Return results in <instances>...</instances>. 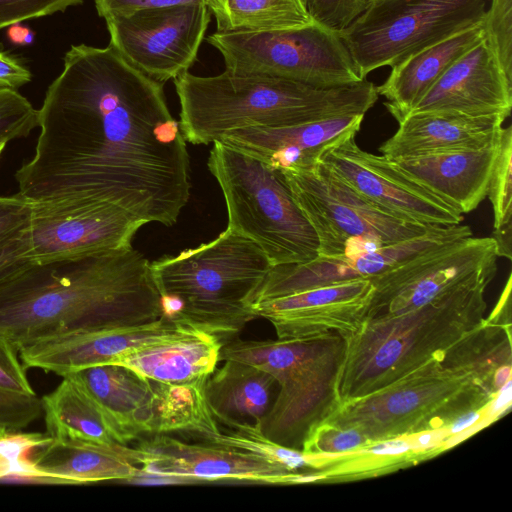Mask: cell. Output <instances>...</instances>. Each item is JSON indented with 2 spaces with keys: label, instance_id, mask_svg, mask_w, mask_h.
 <instances>
[{
  "label": "cell",
  "instance_id": "obj_1",
  "mask_svg": "<svg viewBox=\"0 0 512 512\" xmlns=\"http://www.w3.org/2000/svg\"><path fill=\"white\" fill-rule=\"evenodd\" d=\"M38 110L35 152L16 172L29 201L73 198L171 226L190 198V157L163 83L112 46L72 45Z\"/></svg>",
  "mask_w": 512,
  "mask_h": 512
},
{
  "label": "cell",
  "instance_id": "obj_2",
  "mask_svg": "<svg viewBox=\"0 0 512 512\" xmlns=\"http://www.w3.org/2000/svg\"><path fill=\"white\" fill-rule=\"evenodd\" d=\"M163 317L150 262L133 246L30 263L0 282V337L17 350L41 339Z\"/></svg>",
  "mask_w": 512,
  "mask_h": 512
},
{
  "label": "cell",
  "instance_id": "obj_3",
  "mask_svg": "<svg viewBox=\"0 0 512 512\" xmlns=\"http://www.w3.org/2000/svg\"><path fill=\"white\" fill-rule=\"evenodd\" d=\"M180 102V129L194 145H208L248 127H282L344 115L374 106L376 86L359 83L319 88L269 76H216L184 72L174 79Z\"/></svg>",
  "mask_w": 512,
  "mask_h": 512
},
{
  "label": "cell",
  "instance_id": "obj_4",
  "mask_svg": "<svg viewBox=\"0 0 512 512\" xmlns=\"http://www.w3.org/2000/svg\"><path fill=\"white\" fill-rule=\"evenodd\" d=\"M272 264L252 240L226 228L215 239L150 263L165 318L235 338L256 317L252 306Z\"/></svg>",
  "mask_w": 512,
  "mask_h": 512
},
{
  "label": "cell",
  "instance_id": "obj_5",
  "mask_svg": "<svg viewBox=\"0 0 512 512\" xmlns=\"http://www.w3.org/2000/svg\"><path fill=\"white\" fill-rule=\"evenodd\" d=\"M492 279L463 285L396 315L364 320L347 338L340 402L372 393L414 371L479 325Z\"/></svg>",
  "mask_w": 512,
  "mask_h": 512
},
{
  "label": "cell",
  "instance_id": "obj_6",
  "mask_svg": "<svg viewBox=\"0 0 512 512\" xmlns=\"http://www.w3.org/2000/svg\"><path fill=\"white\" fill-rule=\"evenodd\" d=\"M347 338L336 331L277 340L223 343L220 360H238L270 373L277 382L275 400L264 417L261 433L270 441L302 450L309 433L340 406L338 383Z\"/></svg>",
  "mask_w": 512,
  "mask_h": 512
},
{
  "label": "cell",
  "instance_id": "obj_7",
  "mask_svg": "<svg viewBox=\"0 0 512 512\" xmlns=\"http://www.w3.org/2000/svg\"><path fill=\"white\" fill-rule=\"evenodd\" d=\"M207 166L225 199L227 228L256 243L272 266L319 255L315 231L283 171L220 141L213 143Z\"/></svg>",
  "mask_w": 512,
  "mask_h": 512
},
{
  "label": "cell",
  "instance_id": "obj_8",
  "mask_svg": "<svg viewBox=\"0 0 512 512\" xmlns=\"http://www.w3.org/2000/svg\"><path fill=\"white\" fill-rule=\"evenodd\" d=\"M495 396L437 358L367 395L342 402L326 420L362 432L372 443L451 427Z\"/></svg>",
  "mask_w": 512,
  "mask_h": 512
},
{
  "label": "cell",
  "instance_id": "obj_9",
  "mask_svg": "<svg viewBox=\"0 0 512 512\" xmlns=\"http://www.w3.org/2000/svg\"><path fill=\"white\" fill-rule=\"evenodd\" d=\"M68 375L107 412L127 444L148 434L178 432L204 438L220 431L205 396L208 377L162 383L116 364L93 366Z\"/></svg>",
  "mask_w": 512,
  "mask_h": 512
},
{
  "label": "cell",
  "instance_id": "obj_10",
  "mask_svg": "<svg viewBox=\"0 0 512 512\" xmlns=\"http://www.w3.org/2000/svg\"><path fill=\"white\" fill-rule=\"evenodd\" d=\"M206 40L232 75L277 77L319 88L363 81L339 32L316 22L268 32H215Z\"/></svg>",
  "mask_w": 512,
  "mask_h": 512
},
{
  "label": "cell",
  "instance_id": "obj_11",
  "mask_svg": "<svg viewBox=\"0 0 512 512\" xmlns=\"http://www.w3.org/2000/svg\"><path fill=\"white\" fill-rule=\"evenodd\" d=\"M283 173L315 231L319 255L359 254L419 236L431 226L388 213L356 192L322 161L308 169Z\"/></svg>",
  "mask_w": 512,
  "mask_h": 512
},
{
  "label": "cell",
  "instance_id": "obj_12",
  "mask_svg": "<svg viewBox=\"0 0 512 512\" xmlns=\"http://www.w3.org/2000/svg\"><path fill=\"white\" fill-rule=\"evenodd\" d=\"M485 0H376L339 32L361 79L483 22Z\"/></svg>",
  "mask_w": 512,
  "mask_h": 512
},
{
  "label": "cell",
  "instance_id": "obj_13",
  "mask_svg": "<svg viewBox=\"0 0 512 512\" xmlns=\"http://www.w3.org/2000/svg\"><path fill=\"white\" fill-rule=\"evenodd\" d=\"M498 258L491 236L471 235L422 252L369 279L373 293L363 321L406 312L452 289L493 280Z\"/></svg>",
  "mask_w": 512,
  "mask_h": 512
},
{
  "label": "cell",
  "instance_id": "obj_14",
  "mask_svg": "<svg viewBox=\"0 0 512 512\" xmlns=\"http://www.w3.org/2000/svg\"><path fill=\"white\" fill-rule=\"evenodd\" d=\"M112 46L134 68L164 83L197 59L211 13L205 3L142 9L104 18Z\"/></svg>",
  "mask_w": 512,
  "mask_h": 512
},
{
  "label": "cell",
  "instance_id": "obj_15",
  "mask_svg": "<svg viewBox=\"0 0 512 512\" xmlns=\"http://www.w3.org/2000/svg\"><path fill=\"white\" fill-rule=\"evenodd\" d=\"M132 447L143 476L170 482L237 481L290 485L316 482L315 472L292 470L264 456L204 441L188 443L156 434Z\"/></svg>",
  "mask_w": 512,
  "mask_h": 512
},
{
  "label": "cell",
  "instance_id": "obj_16",
  "mask_svg": "<svg viewBox=\"0 0 512 512\" xmlns=\"http://www.w3.org/2000/svg\"><path fill=\"white\" fill-rule=\"evenodd\" d=\"M29 263L83 257L132 247L144 225L124 209L73 198L30 201Z\"/></svg>",
  "mask_w": 512,
  "mask_h": 512
},
{
  "label": "cell",
  "instance_id": "obj_17",
  "mask_svg": "<svg viewBox=\"0 0 512 512\" xmlns=\"http://www.w3.org/2000/svg\"><path fill=\"white\" fill-rule=\"evenodd\" d=\"M321 161L351 188L388 213L424 225H457L462 213L415 182L390 159L361 149L350 137L327 149Z\"/></svg>",
  "mask_w": 512,
  "mask_h": 512
},
{
  "label": "cell",
  "instance_id": "obj_18",
  "mask_svg": "<svg viewBox=\"0 0 512 512\" xmlns=\"http://www.w3.org/2000/svg\"><path fill=\"white\" fill-rule=\"evenodd\" d=\"M453 238L450 228L431 225L419 236L348 256L318 255L313 260L272 266L254 304L322 286L370 279Z\"/></svg>",
  "mask_w": 512,
  "mask_h": 512
},
{
  "label": "cell",
  "instance_id": "obj_19",
  "mask_svg": "<svg viewBox=\"0 0 512 512\" xmlns=\"http://www.w3.org/2000/svg\"><path fill=\"white\" fill-rule=\"evenodd\" d=\"M373 293L369 279L309 289L258 302L256 317L273 326L277 339H297L336 331L348 337L363 322Z\"/></svg>",
  "mask_w": 512,
  "mask_h": 512
},
{
  "label": "cell",
  "instance_id": "obj_20",
  "mask_svg": "<svg viewBox=\"0 0 512 512\" xmlns=\"http://www.w3.org/2000/svg\"><path fill=\"white\" fill-rule=\"evenodd\" d=\"M163 317L157 321L88 330L41 339L18 349L25 368H38L62 377L81 369L110 364L114 359L179 331Z\"/></svg>",
  "mask_w": 512,
  "mask_h": 512
},
{
  "label": "cell",
  "instance_id": "obj_21",
  "mask_svg": "<svg viewBox=\"0 0 512 512\" xmlns=\"http://www.w3.org/2000/svg\"><path fill=\"white\" fill-rule=\"evenodd\" d=\"M511 108L512 79L483 38L442 75L408 114L445 112L508 117Z\"/></svg>",
  "mask_w": 512,
  "mask_h": 512
},
{
  "label": "cell",
  "instance_id": "obj_22",
  "mask_svg": "<svg viewBox=\"0 0 512 512\" xmlns=\"http://www.w3.org/2000/svg\"><path fill=\"white\" fill-rule=\"evenodd\" d=\"M363 118L354 114L282 127H248L220 142L281 171L303 170L319 163L331 146L355 137Z\"/></svg>",
  "mask_w": 512,
  "mask_h": 512
},
{
  "label": "cell",
  "instance_id": "obj_23",
  "mask_svg": "<svg viewBox=\"0 0 512 512\" xmlns=\"http://www.w3.org/2000/svg\"><path fill=\"white\" fill-rule=\"evenodd\" d=\"M501 134V133H500ZM493 145L390 159L415 182L459 211L475 210L487 197L499 150Z\"/></svg>",
  "mask_w": 512,
  "mask_h": 512
},
{
  "label": "cell",
  "instance_id": "obj_24",
  "mask_svg": "<svg viewBox=\"0 0 512 512\" xmlns=\"http://www.w3.org/2000/svg\"><path fill=\"white\" fill-rule=\"evenodd\" d=\"M503 115L470 116L445 112L412 113L397 119L398 129L379 151L388 159L461 149L498 142Z\"/></svg>",
  "mask_w": 512,
  "mask_h": 512
},
{
  "label": "cell",
  "instance_id": "obj_25",
  "mask_svg": "<svg viewBox=\"0 0 512 512\" xmlns=\"http://www.w3.org/2000/svg\"><path fill=\"white\" fill-rule=\"evenodd\" d=\"M222 345L215 335L183 325L176 333L120 355L110 364L157 382H191L214 371Z\"/></svg>",
  "mask_w": 512,
  "mask_h": 512
},
{
  "label": "cell",
  "instance_id": "obj_26",
  "mask_svg": "<svg viewBox=\"0 0 512 512\" xmlns=\"http://www.w3.org/2000/svg\"><path fill=\"white\" fill-rule=\"evenodd\" d=\"M41 482L82 484L142 478L132 448L122 444L53 439L30 459Z\"/></svg>",
  "mask_w": 512,
  "mask_h": 512
},
{
  "label": "cell",
  "instance_id": "obj_27",
  "mask_svg": "<svg viewBox=\"0 0 512 512\" xmlns=\"http://www.w3.org/2000/svg\"><path fill=\"white\" fill-rule=\"evenodd\" d=\"M484 38V20L430 45L391 67L385 82L376 86L390 114L407 115L442 75Z\"/></svg>",
  "mask_w": 512,
  "mask_h": 512
},
{
  "label": "cell",
  "instance_id": "obj_28",
  "mask_svg": "<svg viewBox=\"0 0 512 512\" xmlns=\"http://www.w3.org/2000/svg\"><path fill=\"white\" fill-rule=\"evenodd\" d=\"M277 391V382L270 373L238 360H224L205 383V396L213 416L229 428L249 424L260 429Z\"/></svg>",
  "mask_w": 512,
  "mask_h": 512
},
{
  "label": "cell",
  "instance_id": "obj_29",
  "mask_svg": "<svg viewBox=\"0 0 512 512\" xmlns=\"http://www.w3.org/2000/svg\"><path fill=\"white\" fill-rule=\"evenodd\" d=\"M442 366L473 378L489 394L511 381V324L484 318L438 357Z\"/></svg>",
  "mask_w": 512,
  "mask_h": 512
},
{
  "label": "cell",
  "instance_id": "obj_30",
  "mask_svg": "<svg viewBox=\"0 0 512 512\" xmlns=\"http://www.w3.org/2000/svg\"><path fill=\"white\" fill-rule=\"evenodd\" d=\"M41 401L47 434L53 439L127 445L112 418L70 375Z\"/></svg>",
  "mask_w": 512,
  "mask_h": 512
},
{
  "label": "cell",
  "instance_id": "obj_31",
  "mask_svg": "<svg viewBox=\"0 0 512 512\" xmlns=\"http://www.w3.org/2000/svg\"><path fill=\"white\" fill-rule=\"evenodd\" d=\"M217 33L296 29L313 23L303 0H206Z\"/></svg>",
  "mask_w": 512,
  "mask_h": 512
},
{
  "label": "cell",
  "instance_id": "obj_32",
  "mask_svg": "<svg viewBox=\"0 0 512 512\" xmlns=\"http://www.w3.org/2000/svg\"><path fill=\"white\" fill-rule=\"evenodd\" d=\"M426 459L414 448L409 435L372 443L356 451L326 456V466L316 472L317 482L365 479L396 471Z\"/></svg>",
  "mask_w": 512,
  "mask_h": 512
},
{
  "label": "cell",
  "instance_id": "obj_33",
  "mask_svg": "<svg viewBox=\"0 0 512 512\" xmlns=\"http://www.w3.org/2000/svg\"><path fill=\"white\" fill-rule=\"evenodd\" d=\"M512 127H502L487 197L493 210L492 238L499 257L512 258Z\"/></svg>",
  "mask_w": 512,
  "mask_h": 512
},
{
  "label": "cell",
  "instance_id": "obj_34",
  "mask_svg": "<svg viewBox=\"0 0 512 512\" xmlns=\"http://www.w3.org/2000/svg\"><path fill=\"white\" fill-rule=\"evenodd\" d=\"M30 221L29 200L0 195V282L30 264Z\"/></svg>",
  "mask_w": 512,
  "mask_h": 512
},
{
  "label": "cell",
  "instance_id": "obj_35",
  "mask_svg": "<svg viewBox=\"0 0 512 512\" xmlns=\"http://www.w3.org/2000/svg\"><path fill=\"white\" fill-rule=\"evenodd\" d=\"M52 440L47 433L0 427V480L21 478L41 482L28 455Z\"/></svg>",
  "mask_w": 512,
  "mask_h": 512
},
{
  "label": "cell",
  "instance_id": "obj_36",
  "mask_svg": "<svg viewBox=\"0 0 512 512\" xmlns=\"http://www.w3.org/2000/svg\"><path fill=\"white\" fill-rule=\"evenodd\" d=\"M370 444L372 442L357 429L324 421L309 433L301 451L314 456H333L356 451Z\"/></svg>",
  "mask_w": 512,
  "mask_h": 512
},
{
  "label": "cell",
  "instance_id": "obj_37",
  "mask_svg": "<svg viewBox=\"0 0 512 512\" xmlns=\"http://www.w3.org/2000/svg\"><path fill=\"white\" fill-rule=\"evenodd\" d=\"M484 40L512 79V0H491L484 16Z\"/></svg>",
  "mask_w": 512,
  "mask_h": 512
},
{
  "label": "cell",
  "instance_id": "obj_38",
  "mask_svg": "<svg viewBox=\"0 0 512 512\" xmlns=\"http://www.w3.org/2000/svg\"><path fill=\"white\" fill-rule=\"evenodd\" d=\"M38 127V110L17 90L0 88V142L28 136Z\"/></svg>",
  "mask_w": 512,
  "mask_h": 512
},
{
  "label": "cell",
  "instance_id": "obj_39",
  "mask_svg": "<svg viewBox=\"0 0 512 512\" xmlns=\"http://www.w3.org/2000/svg\"><path fill=\"white\" fill-rule=\"evenodd\" d=\"M376 0H303L314 22L341 32Z\"/></svg>",
  "mask_w": 512,
  "mask_h": 512
},
{
  "label": "cell",
  "instance_id": "obj_40",
  "mask_svg": "<svg viewBox=\"0 0 512 512\" xmlns=\"http://www.w3.org/2000/svg\"><path fill=\"white\" fill-rule=\"evenodd\" d=\"M84 0H0V30L27 19L63 12Z\"/></svg>",
  "mask_w": 512,
  "mask_h": 512
},
{
  "label": "cell",
  "instance_id": "obj_41",
  "mask_svg": "<svg viewBox=\"0 0 512 512\" xmlns=\"http://www.w3.org/2000/svg\"><path fill=\"white\" fill-rule=\"evenodd\" d=\"M43 415L41 398L0 389V427L22 430Z\"/></svg>",
  "mask_w": 512,
  "mask_h": 512
},
{
  "label": "cell",
  "instance_id": "obj_42",
  "mask_svg": "<svg viewBox=\"0 0 512 512\" xmlns=\"http://www.w3.org/2000/svg\"><path fill=\"white\" fill-rule=\"evenodd\" d=\"M25 369L19 361L17 348L7 339L0 337V389L34 395L35 392L28 381Z\"/></svg>",
  "mask_w": 512,
  "mask_h": 512
},
{
  "label": "cell",
  "instance_id": "obj_43",
  "mask_svg": "<svg viewBox=\"0 0 512 512\" xmlns=\"http://www.w3.org/2000/svg\"><path fill=\"white\" fill-rule=\"evenodd\" d=\"M192 3H205L206 0H95L100 17L127 15L142 9L161 8Z\"/></svg>",
  "mask_w": 512,
  "mask_h": 512
},
{
  "label": "cell",
  "instance_id": "obj_44",
  "mask_svg": "<svg viewBox=\"0 0 512 512\" xmlns=\"http://www.w3.org/2000/svg\"><path fill=\"white\" fill-rule=\"evenodd\" d=\"M31 79V72L21 62L0 51V88L17 90Z\"/></svg>",
  "mask_w": 512,
  "mask_h": 512
},
{
  "label": "cell",
  "instance_id": "obj_45",
  "mask_svg": "<svg viewBox=\"0 0 512 512\" xmlns=\"http://www.w3.org/2000/svg\"><path fill=\"white\" fill-rule=\"evenodd\" d=\"M7 36L12 43L18 45H28L32 43L34 39L33 31L20 23L10 25Z\"/></svg>",
  "mask_w": 512,
  "mask_h": 512
},
{
  "label": "cell",
  "instance_id": "obj_46",
  "mask_svg": "<svg viewBox=\"0 0 512 512\" xmlns=\"http://www.w3.org/2000/svg\"><path fill=\"white\" fill-rule=\"evenodd\" d=\"M6 144H7L6 142H0V155H1V153L3 152V150H4L5 146H6Z\"/></svg>",
  "mask_w": 512,
  "mask_h": 512
}]
</instances>
